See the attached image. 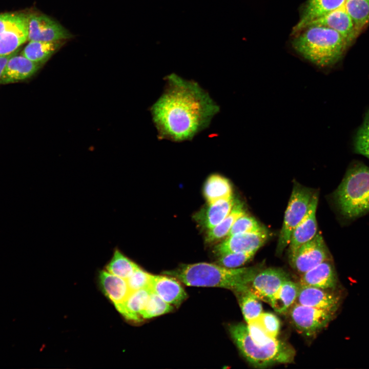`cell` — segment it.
Masks as SVG:
<instances>
[{
	"label": "cell",
	"mask_w": 369,
	"mask_h": 369,
	"mask_svg": "<svg viewBox=\"0 0 369 369\" xmlns=\"http://www.w3.org/2000/svg\"><path fill=\"white\" fill-rule=\"evenodd\" d=\"M151 291L171 305L178 306L187 297L181 285L175 278L163 275H152Z\"/></svg>",
	"instance_id": "obj_16"
},
{
	"label": "cell",
	"mask_w": 369,
	"mask_h": 369,
	"mask_svg": "<svg viewBox=\"0 0 369 369\" xmlns=\"http://www.w3.org/2000/svg\"><path fill=\"white\" fill-rule=\"evenodd\" d=\"M330 255L319 233L289 256L291 266L302 274L321 262L330 260Z\"/></svg>",
	"instance_id": "obj_9"
},
{
	"label": "cell",
	"mask_w": 369,
	"mask_h": 369,
	"mask_svg": "<svg viewBox=\"0 0 369 369\" xmlns=\"http://www.w3.org/2000/svg\"><path fill=\"white\" fill-rule=\"evenodd\" d=\"M289 279V275L283 270L268 268L256 274L248 289L258 299L270 303L281 284Z\"/></svg>",
	"instance_id": "obj_10"
},
{
	"label": "cell",
	"mask_w": 369,
	"mask_h": 369,
	"mask_svg": "<svg viewBox=\"0 0 369 369\" xmlns=\"http://www.w3.org/2000/svg\"><path fill=\"white\" fill-rule=\"evenodd\" d=\"M299 285L298 295L295 303L333 313L337 310L339 298L336 295L327 291V290Z\"/></svg>",
	"instance_id": "obj_14"
},
{
	"label": "cell",
	"mask_w": 369,
	"mask_h": 369,
	"mask_svg": "<svg viewBox=\"0 0 369 369\" xmlns=\"http://www.w3.org/2000/svg\"><path fill=\"white\" fill-rule=\"evenodd\" d=\"M318 201L317 193L313 194L308 212L294 229L289 244V256L302 244L311 240L317 233L316 213Z\"/></svg>",
	"instance_id": "obj_13"
},
{
	"label": "cell",
	"mask_w": 369,
	"mask_h": 369,
	"mask_svg": "<svg viewBox=\"0 0 369 369\" xmlns=\"http://www.w3.org/2000/svg\"><path fill=\"white\" fill-rule=\"evenodd\" d=\"M344 6L358 33L369 23V0H346Z\"/></svg>",
	"instance_id": "obj_28"
},
{
	"label": "cell",
	"mask_w": 369,
	"mask_h": 369,
	"mask_svg": "<svg viewBox=\"0 0 369 369\" xmlns=\"http://www.w3.org/2000/svg\"><path fill=\"white\" fill-rule=\"evenodd\" d=\"M265 229L255 218L245 213L236 219L227 236L239 233L258 232Z\"/></svg>",
	"instance_id": "obj_32"
},
{
	"label": "cell",
	"mask_w": 369,
	"mask_h": 369,
	"mask_svg": "<svg viewBox=\"0 0 369 369\" xmlns=\"http://www.w3.org/2000/svg\"><path fill=\"white\" fill-rule=\"evenodd\" d=\"M247 325L251 338L257 344H265L275 339L269 336L254 320L247 323Z\"/></svg>",
	"instance_id": "obj_36"
},
{
	"label": "cell",
	"mask_w": 369,
	"mask_h": 369,
	"mask_svg": "<svg viewBox=\"0 0 369 369\" xmlns=\"http://www.w3.org/2000/svg\"><path fill=\"white\" fill-rule=\"evenodd\" d=\"M245 213L242 203L237 200L228 216L217 225L209 230L206 241L212 242L227 236L236 219Z\"/></svg>",
	"instance_id": "obj_26"
},
{
	"label": "cell",
	"mask_w": 369,
	"mask_h": 369,
	"mask_svg": "<svg viewBox=\"0 0 369 369\" xmlns=\"http://www.w3.org/2000/svg\"><path fill=\"white\" fill-rule=\"evenodd\" d=\"M65 40L44 42L29 41L21 54L36 63L43 65L64 44Z\"/></svg>",
	"instance_id": "obj_23"
},
{
	"label": "cell",
	"mask_w": 369,
	"mask_h": 369,
	"mask_svg": "<svg viewBox=\"0 0 369 369\" xmlns=\"http://www.w3.org/2000/svg\"><path fill=\"white\" fill-rule=\"evenodd\" d=\"M234 201L232 197L209 204L205 210L198 214L197 218L206 228L210 230L219 224L228 216Z\"/></svg>",
	"instance_id": "obj_22"
},
{
	"label": "cell",
	"mask_w": 369,
	"mask_h": 369,
	"mask_svg": "<svg viewBox=\"0 0 369 369\" xmlns=\"http://www.w3.org/2000/svg\"><path fill=\"white\" fill-rule=\"evenodd\" d=\"M315 25L334 30L345 39L348 44L352 42L357 33L354 23L344 6L313 20L305 28Z\"/></svg>",
	"instance_id": "obj_15"
},
{
	"label": "cell",
	"mask_w": 369,
	"mask_h": 369,
	"mask_svg": "<svg viewBox=\"0 0 369 369\" xmlns=\"http://www.w3.org/2000/svg\"><path fill=\"white\" fill-rule=\"evenodd\" d=\"M268 238L266 229L255 233L236 234L227 236L215 247L214 251L219 256L230 253L257 251Z\"/></svg>",
	"instance_id": "obj_12"
},
{
	"label": "cell",
	"mask_w": 369,
	"mask_h": 369,
	"mask_svg": "<svg viewBox=\"0 0 369 369\" xmlns=\"http://www.w3.org/2000/svg\"><path fill=\"white\" fill-rule=\"evenodd\" d=\"M292 323L308 336L316 335L332 320L334 313L295 303L289 309Z\"/></svg>",
	"instance_id": "obj_8"
},
{
	"label": "cell",
	"mask_w": 369,
	"mask_h": 369,
	"mask_svg": "<svg viewBox=\"0 0 369 369\" xmlns=\"http://www.w3.org/2000/svg\"><path fill=\"white\" fill-rule=\"evenodd\" d=\"M346 0H308L301 17L293 29V33L303 30L313 20L344 6Z\"/></svg>",
	"instance_id": "obj_19"
},
{
	"label": "cell",
	"mask_w": 369,
	"mask_h": 369,
	"mask_svg": "<svg viewBox=\"0 0 369 369\" xmlns=\"http://www.w3.org/2000/svg\"><path fill=\"white\" fill-rule=\"evenodd\" d=\"M299 287L298 283H295L290 279L285 281L275 294L269 304L277 313H286L295 303Z\"/></svg>",
	"instance_id": "obj_24"
},
{
	"label": "cell",
	"mask_w": 369,
	"mask_h": 369,
	"mask_svg": "<svg viewBox=\"0 0 369 369\" xmlns=\"http://www.w3.org/2000/svg\"><path fill=\"white\" fill-rule=\"evenodd\" d=\"M172 310V305L151 291L146 305L141 313V317L145 319L151 318L169 313Z\"/></svg>",
	"instance_id": "obj_30"
},
{
	"label": "cell",
	"mask_w": 369,
	"mask_h": 369,
	"mask_svg": "<svg viewBox=\"0 0 369 369\" xmlns=\"http://www.w3.org/2000/svg\"><path fill=\"white\" fill-rule=\"evenodd\" d=\"M257 251L235 252L219 256L218 264L228 268H237L243 265L250 260Z\"/></svg>",
	"instance_id": "obj_33"
},
{
	"label": "cell",
	"mask_w": 369,
	"mask_h": 369,
	"mask_svg": "<svg viewBox=\"0 0 369 369\" xmlns=\"http://www.w3.org/2000/svg\"><path fill=\"white\" fill-rule=\"evenodd\" d=\"M164 80L163 92L150 109L158 138L176 142L191 140L209 127L220 107L193 80L175 73Z\"/></svg>",
	"instance_id": "obj_1"
},
{
	"label": "cell",
	"mask_w": 369,
	"mask_h": 369,
	"mask_svg": "<svg viewBox=\"0 0 369 369\" xmlns=\"http://www.w3.org/2000/svg\"><path fill=\"white\" fill-rule=\"evenodd\" d=\"M247 323L257 318L262 312V306L258 299L249 289L235 294Z\"/></svg>",
	"instance_id": "obj_29"
},
{
	"label": "cell",
	"mask_w": 369,
	"mask_h": 369,
	"mask_svg": "<svg viewBox=\"0 0 369 369\" xmlns=\"http://www.w3.org/2000/svg\"><path fill=\"white\" fill-rule=\"evenodd\" d=\"M151 292L150 288L132 291L123 302L115 306L127 319L139 321L141 313L146 305Z\"/></svg>",
	"instance_id": "obj_21"
},
{
	"label": "cell",
	"mask_w": 369,
	"mask_h": 369,
	"mask_svg": "<svg viewBox=\"0 0 369 369\" xmlns=\"http://www.w3.org/2000/svg\"><path fill=\"white\" fill-rule=\"evenodd\" d=\"M253 320L269 336L272 338H277L280 330V323L276 316L271 313L262 312Z\"/></svg>",
	"instance_id": "obj_34"
},
{
	"label": "cell",
	"mask_w": 369,
	"mask_h": 369,
	"mask_svg": "<svg viewBox=\"0 0 369 369\" xmlns=\"http://www.w3.org/2000/svg\"><path fill=\"white\" fill-rule=\"evenodd\" d=\"M99 281L103 293L114 305L123 302L131 292L126 279L106 270L100 272Z\"/></svg>",
	"instance_id": "obj_20"
},
{
	"label": "cell",
	"mask_w": 369,
	"mask_h": 369,
	"mask_svg": "<svg viewBox=\"0 0 369 369\" xmlns=\"http://www.w3.org/2000/svg\"><path fill=\"white\" fill-rule=\"evenodd\" d=\"M259 266L228 268L207 262L183 264L175 270L167 271L188 286L219 287L235 294L248 289Z\"/></svg>",
	"instance_id": "obj_2"
},
{
	"label": "cell",
	"mask_w": 369,
	"mask_h": 369,
	"mask_svg": "<svg viewBox=\"0 0 369 369\" xmlns=\"http://www.w3.org/2000/svg\"><path fill=\"white\" fill-rule=\"evenodd\" d=\"M337 278L330 260H325L301 274L298 284L330 290L335 288Z\"/></svg>",
	"instance_id": "obj_17"
},
{
	"label": "cell",
	"mask_w": 369,
	"mask_h": 369,
	"mask_svg": "<svg viewBox=\"0 0 369 369\" xmlns=\"http://www.w3.org/2000/svg\"><path fill=\"white\" fill-rule=\"evenodd\" d=\"M340 214L348 220L369 212V167L356 162L351 164L333 194Z\"/></svg>",
	"instance_id": "obj_4"
},
{
	"label": "cell",
	"mask_w": 369,
	"mask_h": 369,
	"mask_svg": "<svg viewBox=\"0 0 369 369\" xmlns=\"http://www.w3.org/2000/svg\"><path fill=\"white\" fill-rule=\"evenodd\" d=\"M292 44L301 56L320 68L336 64L348 45L337 31L317 25L308 26L301 31Z\"/></svg>",
	"instance_id": "obj_3"
},
{
	"label": "cell",
	"mask_w": 369,
	"mask_h": 369,
	"mask_svg": "<svg viewBox=\"0 0 369 369\" xmlns=\"http://www.w3.org/2000/svg\"><path fill=\"white\" fill-rule=\"evenodd\" d=\"M17 53L12 55L8 60L0 84L12 83L30 78L42 66L40 64L32 61L23 55H17Z\"/></svg>",
	"instance_id": "obj_18"
},
{
	"label": "cell",
	"mask_w": 369,
	"mask_h": 369,
	"mask_svg": "<svg viewBox=\"0 0 369 369\" xmlns=\"http://www.w3.org/2000/svg\"><path fill=\"white\" fill-rule=\"evenodd\" d=\"M313 195L310 189L299 184L294 185L279 235L277 254L280 255L289 245L294 229L308 212Z\"/></svg>",
	"instance_id": "obj_6"
},
{
	"label": "cell",
	"mask_w": 369,
	"mask_h": 369,
	"mask_svg": "<svg viewBox=\"0 0 369 369\" xmlns=\"http://www.w3.org/2000/svg\"><path fill=\"white\" fill-rule=\"evenodd\" d=\"M18 52H16L11 54L4 56H0V80L2 77L6 64L9 58L14 54Z\"/></svg>",
	"instance_id": "obj_37"
},
{
	"label": "cell",
	"mask_w": 369,
	"mask_h": 369,
	"mask_svg": "<svg viewBox=\"0 0 369 369\" xmlns=\"http://www.w3.org/2000/svg\"><path fill=\"white\" fill-rule=\"evenodd\" d=\"M231 336L245 359L253 367L263 368L278 364L292 363L295 351L289 344L275 338L263 345L251 338L247 324L238 323L229 326Z\"/></svg>",
	"instance_id": "obj_5"
},
{
	"label": "cell",
	"mask_w": 369,
	"mask_h": 369,
	"mask_svg": "<svg viewBox=\"0 0 369 369\" xmlns=\"http://www.w3.org/2000/svg\"><path fill=\"white\" fill-rule=\"evenodd\" d=\"M138 267L119 250L115 249L106 269L109 273L127 280Z\"/></svg>",
	"instance_id": "obj_27"
},
{
	"label": "cell",
	"mask_w": 369,
	"mask_h": 369,
	"mask_svg": "<svg viewBox=\"0 0 369 369\" xmlns=\"http://www.w3.org/2000/svg\"><path fill=\"white\" fill-rule=\"evenodd\" d=\"M72 37L66 29L50 17L42 14H29L28 40L53 42Z\"/></svg>",
	"instance_id": "obj_11"
},
{
	"label": "cell",
	"mask_w": 369,
	"mask_h": 369,
	"mask_svg": "<svg viewBox=\"0 0 369 369\" xmlns=\"http://www.w3.org/2000/svg\"><path fill=\"white\" fill-rule=\"evenodd\" d=\"M152 275L139 266L127 279L130 291L132 292L142 289L150 288Z\"/></svg>",
	"instance_id": "obj_35"
},
{
	"label": "cell",
	"mask_w": 369,
	"mask_h": 369,
	"mask_svg": "<svg viewBox=\"0 0 369 369\" xmlns=\"http://www.w3.org/2000/svg\"><path fill=\"white\" fill-rule=\"evenodd\" d=\"M29 14H0V56L11 54L28 40Z\"/></svg>",
	"instance_id": "obj_7"
},
{
	"label": "cell",
	"mask_w": 369,
	"mask_h": 369,
	"mask_svg": "<svg viewBox=\"0 0 369 369\" xmlns=\"http://www.w3.org/2000/svg\"><path fill=\"white\" fill-rule=\"evenodd\" d=\"M354 151L369 159V110L364 121L356 134L354 139Z\"/></svg>",
	"instance_id": "obj_31"
},
{
	"label": "cell",
	"mask_w": 369,
	"mask_h": 369,
	"mask_svg": "<svg viewBox=\"0 0 369 369\" xmlns=\"http://www.w3.org/2000/svg\"><path fill=\"white\" fill-rule=\"evenodd\" d=\"M204 194L209 204L233 197L232 187L229 181L218 174L212 175L207 180L204 187Z\"/></svg>",
	"instance_id": "obj_25"
}]
</instances>
